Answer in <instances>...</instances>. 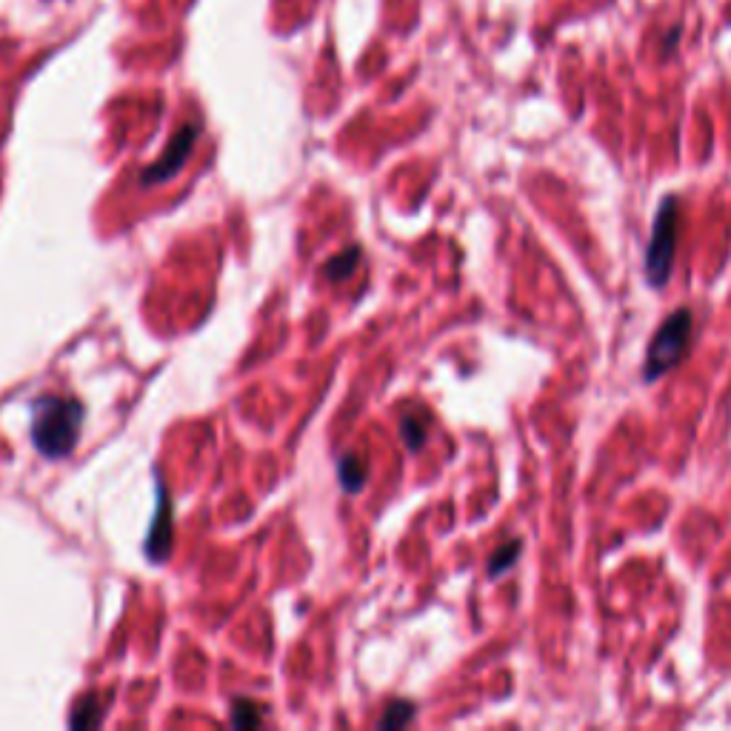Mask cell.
<instances>
[{
    "instance_id": "1",
    "label": "cell",
    "mask_w": 731,
    "mask_h": 731,
    "mask_svg": "<svg viewBox=\"0 0 731 731\" xmlns=\"http://www.w3.org/2000/svg\"><path fill=\"white\" fill-rule=\"evenodd\" d=\"M86 409L78 397L40 395L32 403V443L43 457H66L78 446Z\"/></svg>"
},
{
    "instance_id": "2",
    "label": "cell",
    "mask_w": 731,
    "mask_h": 731,
    "mask_svg": "<svg viewBox=\"0 0 731 731\" xmlns=\"http://www.w3.org/2000/svg\"><path fill=\"white\" fill-rule=\"evenodd\" d=\"M694 332V315L689 306H677L672 315L666 317L646 346L643 357V380L654 383L672 369L680 366V360L689 355V343Z\"/></svg>"
},
{
    "instance_id": "3",
    "label": "cell",
    "mask_w": 731,
    "mask_h": 731,
    "mask_svg": "<svg viewBox=\"0 0 731 731\" xmlns=\"http://www.w3.org/2000/svg\"><path fill=\"white\" fill-rule=\"evenodd\" d=\"M680 200L677 195H666L660 200L652 220V235L643 255V275L652 289H663L672 277L677 238H680Z\"/></svg>"
},
{
    "instance_id": "4",
    "label": "cell",
    "mask_w": 731,
    "mask_h": 731,
    "mask_svg": "<svg viewBox=\"0 0 731 731\" xmlns=\"http://www.w3.org/2000/svg\"><path fill=\"white\" fill-rule=\"evenodd\" d=\"M198 135H200L198 123H186V126H180L178 135L169 140V146L163 149V155H160L149 169L140 172V183H143V186H158V183H166V180L175 178L180 169L186 166L189 155H192V149H195V143H198Z\"/></svg>"
},
{
    "instance_id": "5",
    "label": "cell",
    "mask_w": 731,
    "mask_h": 731,
    "mask_svg": "<svg viewBox=\"0 0 731 731\" xmlns=\"http://www.w3.org/2000/svg\"><path fill=\"white\" fill-rule=\"evenodd\" d=\"M158 509L152 517V529L146 534V557L152 563H163L172 554V540H175V529H172V500L166 494V486L158 477Z\"/></svg>"
},
{
    "instance_id": "6",
    "label": "cell",
    "mask_w": 731,
    "mask_h": 731,
    "mask_svg": "<svg viewBox=\"0 0 731 731\" xmlns=\"http://www.w3.org/2000/svg\"><path fill=\"white\" fill-rule=\"evenodd\" d=\"M429 423H432V417L426 415V412H406V415L400 417V440L406 443L409 452H420L423 449V443L429 437Z\"/></svg>"
},
{
    "instance_id": "7",
    "label": "cell",
    "mask_w": 731,
    "mask_h": 731,
    "mask_svg": "<svg viewBox=\"0 0 731 731\" xmlns=\"http://www.w3.org/2000/svg\"><path fill=\"white\" fill-rule=\"evenodd\" d=\"M366 477H369V463L360 455H346L337 463V480H340L343 492L357 494L366 486Z\"/></svg>"
},
{
    "instance_id": "8",
    "label": "cell",
    "mask_w": 731,
    "mask_h": 731,
    "mask_svg": "<svg viewBox=\"0 0 731 731\" xmlns=\"http://www.w3.org/2000/svg\"><path fill=\"white\" fill-rule=\"evenodd\" d=\"M520 554H523V540H520V537H512V540H506L503 546H497L492 557H489V563H486V572H489V577L497 580L500 574L509 572L514 563L520 560Z\"/></svg>"
},
{
    "instance_id": "9",
    "label": "cell",
    "mask_w": 731,
    "mask_h": 731,
    "mask_svg": "<svg viewBox=\"0 0 731 731\" xmlns=\"http://www.w3.org/2000/svg\"><path fill=\"white\" fill-rule=\"evenodd\" d=\"M417 714V706L412 700H395V703H389L386 706V712L380 717V729H403V726H409L412 720H415Z\"/></svg>"
},
{
    "instance_id": "10",
    "label": "cell",
    "mask_w": 731,
    "mask_h": 731,
    "mask_svg": "<svg viewBox=\"0 0 731 731\" xmlns=\"http://www.w3.org/2000/svg\"><path fill=\"white\" fill-rule=\"evenodd\" d=\"M357 263H360V249L352 246V249H346V252H340L337 257H332V260L323 266V275L329 277V280H346L349 275H355Z\"/></svg>"
},
{
    "instance_id": "11",
    "label": "cell",
    "mask_w": 731,
    "mask_h": 731,
    "mask_svg": "<svg viewBox=\"0 0 731 731\" xmlns=\"http://www.w3.org/2000/svg\"><path fill=\"white\" fill-rule=\"evenodd\" d=\"M100 717H103V712H100L98 697H83L78 706H75L72 717H69V726L72 729H95L100 723Z\"/></svg>"
},
{
    "instance_id": "12",
    "label": "cell",
    "mask_w": 731,
    "mask_h": 731,
    "mask_svg": "<svg viewBox=\"0 0 731 731\" xmlns=\"http://www.w3.org/2000/svg\"><path fill=\"white\" fill-rule=\"evenodd\" d=\"M260 720H263V709L252 703V700H235V706H232V726H238V729H255L260 726Z\"/></svg>"
},
{
    "instance_id": "13",
    "label": "cell",
    "mask_w": 731,
    "mask_h": 731,
    "mask_svg": "<svg viewBox=\"0 0 731 731\" xmlns=\"http://www.w3.org/2000/svg\"><path fill=\"white\" fill-rule=\"evenodd\" d=\"M677 38H680V26H674L672 32H669V40H666V55L672 52L674 49V43H677Z\"/></svg>"
}]
</instances>
